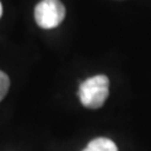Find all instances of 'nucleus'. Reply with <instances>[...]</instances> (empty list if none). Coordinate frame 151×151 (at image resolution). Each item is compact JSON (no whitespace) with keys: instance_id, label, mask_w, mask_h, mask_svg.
I'll use <instances>...</instances> for the list:
<instances>
[{"instance_id":"f257e3e1","label":"nucleus","mask_w":151,"mask_h":151,"mask_svg":"<svg viewBox=\"0 0 151 151\" xmlns=\"http://www.w3.org/2000/svg\"><path fill=\"white\" fill-rule=\"evenodd\" d=\"M108 87H110V81L103 74L88 78L79 86V101L87 108H100L108 97V92H110Z\"/></svg>"},{"instance_id":"f03ea898","label":"nucleus","mask_w":151,"mask_h":151,"mask_svg":"<svg viewBox=\"0 0 151 151\" xmlns=\"http://www.w3.org/2000/svg\"><path fill=\"white\" fill-rule=\"evenodd\" d=\"M65 8L59 0H42L37 4L34 17L37 24L44 29H52L63 22Z\"/></svg>"},{"instance_id":"7ed1b4c3","label":"nucleus","mask_w":151,"mask_h":151,"mask_svg":"<svg viewBox=\"0 0 151 151\" xmlns=\"http://www.w3.org/2000/svg\"><path fill=\"white\" fill-rule=\"evenodd\" d=\"M83 151H119L116 144L106 137H98L89 142Z\"/></svg>"},{"instance_id":"20e7f679","label":"nucleus","mask_w":151,"mask_h":151,"mask_svg":"<svg viewBox=\"0 0 151 151\" xmlns=\"http://www.w3.org/2000/svg\"><path fill=\"white\" fill-rule=\"evenodd\" d=\"M9 86H10V81H9L8 76L0 70V101L6 96L9 91Z\"/></svg>"},{"instance_id":"39448f33","label":"nucleus","mask_w":151,"mask_h":151,"mask_svg":"<svg viewBox=\"0 0 151 151\" xmlns=\"http://www.w3.org/2000/svg\"><path fill=\"white\" fill-rule=\"evenodd\" d=\"M1 14H3V6H1V3H0V17H1Z\"/></svg>"}]
</instances>
